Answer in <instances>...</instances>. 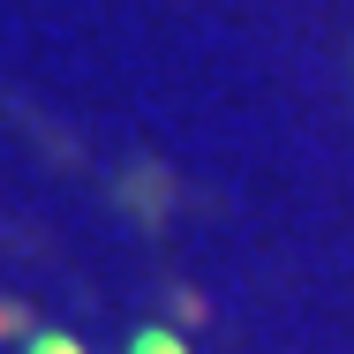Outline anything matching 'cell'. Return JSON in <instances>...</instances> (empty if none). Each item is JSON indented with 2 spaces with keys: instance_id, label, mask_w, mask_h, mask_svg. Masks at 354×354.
<instances>
[{
  "instance_id": "6da1fadb",
  "label": "cell",
  "mask_w": 354,
  "mask_h": 354,
  "mask_svg": "<svg viewBox=\"0 0 354 354\" xmlns=\"http://www.w3.org/2000/svg\"><path fill=\"white\" fill-rule=\"evenodd\" d=\"M46 354H68V347H46Z\"/></svg>"
}]
</instances>
